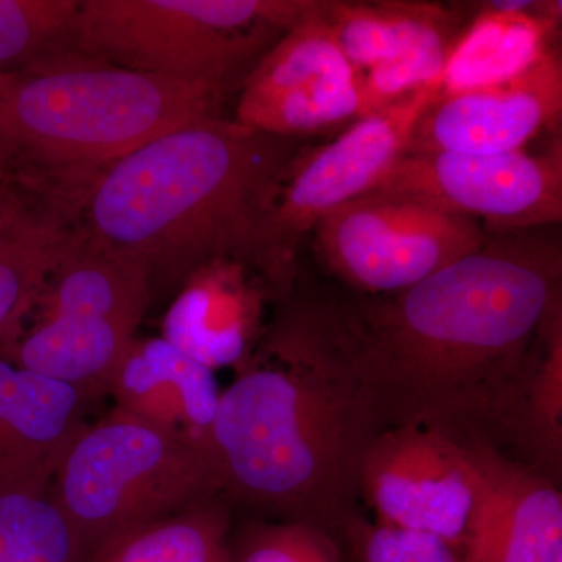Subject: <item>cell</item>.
<instances>
[{
	"instance_id": "obj_1",
	"label": "cell",
	"mask_w": 562,
	"mask_h": 562,
	"mask_svg": "<svg viewBox=\"0 0 562 562\" xmlns=\"http://www.w3.org/2000/svg\"><path fill=\"white\" fill-rule=\"evenodd\" d=\"M543 231L495 235L408 290L317 295L383 428L502 447L543 322L562 303L561 241Z\"/></svg>"
},
{
	"instance_id": "obj_2",
	"label": "cell",
	"mask_w": 562,
	"mask_h": 562,
	"mask_svg": "<svg viewBox=\"0 0 562 562\" xmlns=\"http://www.w3.org/2000/svg\"><path fill=\"white\" fill-rule=\"evenodd\" d=\"M383 430L317 295L286 302L221 392L209 454L222 497L336 538L361 513V465Z\"/></svg>"
},
{
	"instance_id": "obj_3",
	"label": "cell",
	"mask_w": 562,
	"mask_h": 562,
	"mask_svg": "<svg viewBox=\"0 0 562 562\" xmlns=\"http://www.w3.org/2000/svg\"><path fill=\"white\" fill-rule=\"evenodd\" d=\"M286 138L221 117L166 133L113 162L87 202L85 244L138 262L155 284L220 260L266 279L262 235ZM269 283V281H268Z\"/></svg>"
},
{
	"instance_id": "obj_4",
	"label": "cell",
	"mask_w": 562,
	"mask_h": 562,
	"mask_svg": "<svg viewBox=\"0 0 562 562\" xmlns=\"http://www.w3.org/2000/svg\"><path fill=\"white\" fill-rule=\"evenodd\" d=\"M222 90L79 60L0 72V146L46 165L116 162L149 140L214 120ZM3 147V146H2Z\"/></svg>"
},
{
	"instance_id": "obj_5",
	"label": "cell",
	"mask_w": 562,
	"mask_h": 562,
	"mask_svg": "<svg viewBox=\"0 0 562 562\" xmlns=\"http://www.w3.org/2000/svg\"><path fill=\"white\" fill-rule=\"evenodd\" d=\"M50 495L87 561L136 528L222 492L205 450L113 408L69 443Z\"/></svg>"
},
{
	"instance_id": "obj_6",
	"label": "cell",
	"mask_w": 562,
	"mask_h": 562,
	"mask_svg": "<svg viewBox=\"0 0 562 562\" xmlns=\"http://www.w3.org/2000/svg\"><path fill=\"white\" fill-rule=\"evenodd\" d=\"M322 9L324 0H81L70 43L88 60L222 90L268 32Z\"/></svg>"
},
{
	"instance_id": "obj_7",
	"label": "cell",
	"mask_w": 562,
	"mask_h": 562,
	"mask_svg": "<svg viewBox=\"0 0 562 562\" xmlns=\"http://www.w3.org/2000/svg\"><path fill=\"white\" fill-rule=\"evenodd\" d=\"M313 232L325 269L364 295L408 290L491 238L479 221L416 195L379 190L325 214Z\"/></svg>"
},
{
	"instance_id": "obj_8",
	"label": "cell",
	"mask_w": 562,
	"mask_h": 562,
	"mask_svg": "<svg viewBox=\"0 0 562 562\" xmlns=\"http://www.w3.org/2000/svg\"><path fill=\"white\" fill-rule=\"evenodd\" d=\"M438 94L439 81L361 117L333 143L292 155L273 188L262 235L266 276L277 291L290 286L303 236L325 214L379 187L408 151L417 121Z\"/></svg>"
},
{
	"instance_id": "obj_9",
	"label": "cell",
	"mask_w": 562,
	"mask_h": 562,
	"mask_svg": "<svg viewBox=\"0 0 562 562\" xmlns=\"http://www.w3.org/2000/svg\"><path fill=\"white\" fill-rule=\"evenodd\" d=\"M360 490L376 522L431 536L458 557L476 494L471 446L424 425L383 428L362 460Z\"/></svg>"
},
{
	"instance_id": "obj_10",
	"label": "cell",
	"mask_w": 562,
	"mask_h": 562,
	"mask_svg": "<svg viewBox=\"0 0 562 562\" xmlns=\"http://www.w3.org/2000/svg\"><path fill=\"white\" fill-rule=\"evenodd\" d=\"M375 190L482 220L494 236L549 228L562 220L561 146L542 155L406 151Z\"/></svg>"
},
{
	"instance_id": "obj_11",
	"label": "cell",
	"mask_w": 562,
	"mask_h": 562,
	"mask_svg": "<svg viewBox=\"0 0 562 562\" xmlns=\"http://www.w3.org/2000/svg\"><path fill=\"white\" fill-rule=\"evenodd\" d=\"M324 10L283 38L244 81L236 122L290 138L361 120L362 72L344 55Z\"/></svg>"
},
{
	"instance_id": "obj_12",
	"label": "cell",
	"mask_w": 562,
	"mask_h": 562,
	"mask_svg": "<svg viewBox=\"0 0 562 562\" xmlns=\"http://www.w3.org/2000/svg\"><path fill=\"white\" fill-rule=\"evenodd\" d=\"M561 111L562 61L550 49L513 79L436 95L414 127L408 151L497 155L524 150Z\"/></svg>"
},
{
	"instance_id": "obj_13",
	"label": "cell",
	"mask_w": 562,
	"mask_h": 562,
	"mask_svg": "<svg viewBox=\"0 0 562 562\" xmlns=\"http://www.w3.org/2000/svg\"><path fill=\"white\" fill-rule=\"evenodd\" d=\"M476 472L457 562L562 561V494L553 476L491 442H469Z\"/></svg>"
},
{
	"instance_id": "obj_14",
	"label": "cell",
	"mask_w": 562,
	"mask_h": 562,
	"mask_svg": "<svg viewBox=\"0 0 562 562\" xmlns=\"http://www.w3.org/2000/svg\"><path fill=\"white\" fill-rule=\"evenodd\" d=\"M91 398L0 353V494L50 484Z\"/></svg>"
},
{
	"instance_id": "obj_15",
	"label": "cell",
	"mask_w": 562,
	"mask_h": 562,
	"mask_svg": "<svg viewBox=\"0 0 562 562\" xmlns=\"http://www.w3.org/2000/svg\"><path fill=\"white\" fill-rule=\"evenodd\" d=\"M214 371L165 338L135 339L109 394L114 408L209 453L221 398Z\"/></svg>"
},
{
	"instance_id": "obj_16",
	"label": "cell",
	"mask_w": 562,
	"mask_h": 562,
	"mask_svg": "<svg viewBox=\"0 0 562 562\" xmlns=\"http://www.w3.org/2000/svg\"><path fill=\"white\" fill-rule=\"evenodd\" d=\"M250 269L236 260L214 261L201 269L169 310L162 338L211 371L243 366L265 331L260 324L265 291L247 277Z\"/></svg>"
},
{
	"instance_id": "obj_17",
	"label": "cell",
	"mask_w": 562,
	"mask_h": 562,
	"mask_svg": "<svg viewBox=\"0 0 562 562\" xmlns=\"http://www.w3.org/2000/svg\"><path fill=\"white\" fill-rule=\"evenodd\" d=\"M561 2H492L462 32L439 80V94L513 79L550 50Z\"/></svg>"
},
{
	"instance_id": "obj_18",
	"label": "cell",
	"mask_w": 562,
	"mask_h": 562,
	"mask_svg": "<svg viewBox=\"0 0 562 562\" xmlns=\"http://www.w3.org/2000/svg\"><path fill=\"white\" fill-rule=\"evenodd\" d=\"M339 47L360 72L461 35L457 11L431 2H330L325 10Z\"/></svg>"
},
{
	"instance_id": "obj_19",
	"label": "cell",
	"mask_w": 562,
	"mask_h": 562,
	"mask_svg": "<svg viewBox=\"0 0 562 562\" xmlns=\"http://www.w3.org/2000/svg\"><path fill=\"white\" fill-rule=\"evenodd\" d=\"M527 464L557 475L562 462V303L543 322L503 428Z\"/></svg>"
},
{
	"instance_id": "obj_20",
	"label": "cell",
	"mask_w": 562,
	"mask_h": 562,
	"mask_svg": "<svg viewBox=\"0 0 562 562\" xmlns=\"http://www.w3.org/2000/svg\"><path fill=\"white\" fill-rule=\"evenodd\" d=\"M74 239L54 217L24 211L0 232V349L20 335Z\"/></svg>"
},
{
	"instance_id": "obj_21",
	"label": "cell",
	"mask_w": 562,
	"mask_h": 562,
	"mask_svg": "<svg viewBox=\"0 0 562 562\" xmlns=\"http://www.w3.org/2000/svg\"><path fill=\"white\" fill-rule=\"evenodd\" d=\"M231 503L220 497L136 528L85 562H233Z\"/></svg>"
},
{
	"instance_id": "obj_22",
	"label": "cell",
	"mask_w": 562,
	"mask_h": 562,
	"mask_svg": "<svg viewBox=\"0 0 562 562\" xmlns=\"http://www.w3.org/2000/svg\"><path fill=\"white\" fill-rule=\"evenodd\" d=\"M0 562H85L50 484L0 494Z\"/></svg>"
},
{
	"instance_id": "obj_23",
	"label": "cell",
	"mask_w": 562,
	"mask_h": 562,
	"mask_svg": "<svg viewBox=\"0 0 562 562\" xmlns=\"http://www.w3.org/2000/svg\"><path fill=\"white\" fill-rule=\"evenodd\" d=\"M77 0H0V72L40 60L50 44L70 41Z\"/></svg>"
},
{
	"instance_id": "obj_24",
	"label": "cell",
	"mask_w": 562,
	"mask_h": 562,
	"mask_svg": "<svg viewBox=\"0 0 562 562\" xmlns=\"http://www.w3.org/2000/svg\"><path fill=\"white\" fill-rule=\"evenodd\" d=\"M233 562H347L342 543L324 528L255 519L232 532Z\"/></svg>"
},
{
	"instance_id": "obj_25",
	"label": "cell",
	"mask_w": 562,
	"mask_h": 562,
	"mask_svg": "<svg viewBox=\"0 0 562 562\" xmlns=\"http://www.w3.org/2000/svg\"><path fill=\"white\" fill-rule=\"evenodd\" d=\"M454 43L457 40L428 44L364 70L361 81V117L379 113L413 92L438 83Z\"/></svg>"
},
{
	"instance_id": "obj_26",
	"label": "cell",
	"mask_w": 562,
	"mask_h": 562,
	"mask_svg": "<svg viewBox=\"0 0 562 562\" xmlns=\"http://www.w3.org/2000/svg\"><path fill=\"white\" fill-rule=\"evenodd\" d=\"M347 562H457V554L431 536L398 530L360 513L338 536Z\"/></svg>"
},
{
	"instance_id": "obj_27",
	"label": "cell",
	"mask_w": 562,
	"mask_h": 562,
	"mask_svg": "<svg viewBox=\"0 0 562 562\" xmlns=\"http://www.w3.org/2000/svg\"><path fill=\"white\" fill-rule=\"evenodd\" d=\"M21 211L20 206L14 205V203L7 198L3 188H0V232H2Z\"/></svg>"
},
{
	"instance_id": "obj_28",
	"label": "cell",
	"mask_w": 562,
	"mask_h": 562,
	"mask_svg": "<svg viewBox=\"0 0 562 562\" xmlns=\"http://www.w3.org/2000/svg\"><path fill=\"white\" fill-rule=\"evenodd\" d=\"M3 161H5V158H3V147L0 146V188L2 187V180H3Z\"/></svg>"
}]
</instances>
